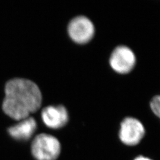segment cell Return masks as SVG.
Instances as JSON below:
<instances>
[{
    "instance_id": "6da1fadb",
    "label": "cell",
    "mask_w": 160,
    "mask_h": 160,
    "mask_svg": "<svg viewBox=\"0 0 160 160\" xmlns=\"http://www.w3.org/2000/svg\"><path fill=\"white\" fill-rule=\"evenodd\" d=\"M2 109L14 120H23L40 108L42 94L34 82L24 78L10 80L5 87Z\"/></svg>"
},
{
    "instance_id": "7a4b0ae2",
    "label": "cell",
    "mask_w": 160,
    "mask_h": 160,
    "mask_svg": "<svg viewBox=\"0 0 160 160\" xmlns=\"http://www.w3.org/2000/svg\"><path fill=\"white\" fill-rule=\"evenodd\" d=\"M61 151L57 138L51 135L40 133L34 138L31 145V152L36 160H56Z\"/></svg>"
},
{
    "instance_id": "3957f363",
    "label": "cell",
    "mask_w": 160,
    "mask_h": 160,
    "mask_svg": "<svg viewBox=\"0 0 160 160\" xmlns=\"http://www.w3.org/2000/svg\"><path fill=\"white\" fill-rule=\"evenodd\" d=\"M68 34L71 39L79 44H84L92 40L95 28L92 21L85 16H78L69 23Z\"/></svg>"
},
{
    "instance_id": "277c9868",
    "label": "cell",
    "mask_w": 160,
    "mask_h": 160,
    "mask_svg": "<svg viewBox=\"0 0 160 160\" xmlns=\"http://www.w3.org/2000/svg\"><path fill=\"white\" fill-rule=\"evenodd\" d=\"M109 63L116 72L125 74L131 72L136 63V57L131 49L126 46L116 47L112 52Z\"/></svg>"
},
{
    "instance_id": "5b68a950",
    "label": "cell",
    "mask_w": 160,
    "mask_h": 160,
    "mask_svg": "<svg viewBox=\"0 0 160 160\" xmlns=\"http://www.w3.org/2000/svg\"><path fill=\"white\" fill-rule=\"evenodd\" d=\"M145 128L142 123L133 118H126L120 124L119 138L126 145L134 146L139 143L145 135Z\"/></svg>"
},
{
    "instance_id": "8992f818",
    "label": "cell",
    "mask_w": 160,
    "mask_h": 160,
    "mask_svg": "<svg viewBox=\"0 0 160 160\" xmlns=\"http://www.w3.org/2000/svg\"><path fill=\"white\" fill-rule=\"evenodd\" d=\"M42 119L48 128L57 129L65 126L68 122V113L62 106H49L42 110Z\"/></svg>"
},
{
    "instance_id": "52a82bcc",
    "label": "cell",
    "mask_w": 160,
    "mask_h": 160,
    "mask_svg": "<svg viewBox=\"0 0 160 160\" xmlns=\"http://www.w3.org/2000/svg\"><path fill=\"white\" fill-rule=\"evenodd\" d=\"M37 128V123L33 118L28 117L10 127L8 133L14 139L18 141H26L33 135Z\"/></svg>"
},
{
    "instance_id": "ba28073f",
    "label": "cell",
    "mask_w": 160,
    "mask_h": 160,
    "mask_svg": "<svg viewBox=\"0 0 160 160\" xmlns=\"http://www.w3.org/2000/svg\"><path fill=\"white\" fill-rule=\"evenodd\" d=\"M150 106L153 113L160 118V96L153 97L150 103Z\"/></svg>"
},
{
    "instance_id": "9c48e42d",
    "label": "cell",
    "mask_w": 160,
    "mask_h": 160,
    "mask_svg": "<svg viewBox=\"0 0 160 160\" xmlns=\"http://www.w3.org/2000/svg\"><path fill=\"white\" fill-rule=\"evenodd\" d=\"M135 160H150L149 158H146V157H142V156H139V157H138L137 158H136Z\"/></svg>"
}]
</instances>
